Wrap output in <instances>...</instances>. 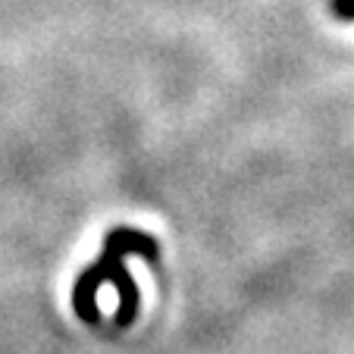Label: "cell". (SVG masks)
Returning a JSON list of instances; mask_svg holds the SVG:
<instances>
[{
    "instance_id": "cell-1",
    "label": "cell",
    "mask_w": 354,
    "mask_h": 354,
    "mask_svg": "<svg viewBox=\"0 0 354 354\" xmlns=\"http://www.w3.org/2000/svg\"><path fill=\"white\" fill-rule=\"evenodd\" d=\"M126 254H138L147 257L151 263L160 261L157 241L145 232H135L129 226L110 229L104 239V251L91 267L82 270V276L75 279L73 288V310L79 314V320L85 323H97V288L104 282H113L116 295H120V308H116V326H129L138 314V288H135L132 273L126 270Z\"/></svg>"
},
{
    "instance_id": "cell-2",
    "label": "cell",
    "mask_w": 354,
    "mask_h": 354,
    "mask_svg": "<svg viewBox=\"0 0 354 354\" xmlns=\"http://www.w3.org/2000/svg\"><path fill=\"white\" fill-rule=\"evenodd\" d=\"M329 10H333L335 19L354 22V0H329Z\"/></svg>"
}]
</instances>
